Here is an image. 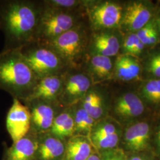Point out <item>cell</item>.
Segmentation results:
<instances>
[{"label":"cell","mask_w":160,"mask_h":160,"mask_svg":"<svg viewBox=\"0 0 160 160\" xmlns=\"http://www.w3.org/2000/svg\"><path fill=\"white\" fill-rule=\"evenodd\" d=\"M74 118V135L90 136L92 130L96 121L82 108L81 104L78 102L72 106Z\"/></svg>","instance_id":"obj_21"},{"label":"cell","mask_w":160,"mask_h":160,"mask_svg":"<svg viewBox=\"0 0 160 160\" xmlns=\"http://www.w3.org/2000/svg\"><path fill=\"white\" fill-rule=\"evenodd\" d=\"M116 113L125 118H135L142 114L144 110L142 101L132 92L125 93L116 101Z\"/></svg>","instance_id":"obj_17"},{"label":"cell","mask_w":160,"mask_h":160,"mask_svg":"<svg viewBox=\"0 0 160 160\" xmlns=\"http://www.w3.org/2000/svg\"><path fill=\"white\" fill-rule=\"evenodd\" d=\"M149 127L145 122L130 126L125 132V140L127 146L134 151H142L148 143Z\"/></svg>","instance_id":"obj_18"},{"label":"cell","mask_w":160,"mask_h":160,"mask_svg":"<svg viewBox=\"0 0 160 160\" xmlns=\"http://www.w3.org/2000/svg\"><path fill=\"white\" fill-rule=\"evenodd\" d=\"M74 112L72 106L64 108L53 120L49 133L63 141L74 135Z\"/></svg>","instance_id":"obj_15"},{"label":"cell","mask_w":160,"mask_h":160,"mask_svg":"<svg viewBox=\"0 0 160 160\" xmlns=\"http://www.w3.org/2000/svg\"><path fill=\"white\" fill-rule=\"evenodd\" d=\"M0 29H1V23H0Z\"/></svg>","instance_id":"obj_35"},{"label":"cell","mask_w":160,"mask_h":160,"mask_svg":"<svg viewBox=\"0 0 160 160\" xmlns=\"http://www.w3.org/2000/svg\"><path fill=\"white\" fill-rule=\"evenodd\" d=\"M151 12L148 7L141 2H133L126 8L122 22L131 31L143 28L149 22Z\"/></svg>","instance_id":"obj_14"},{"label":"cell","mask_w":160,"mask_h":160,"mask_svg":"<svg viewBox=\"0 0 160 160\" xmlns=\"http://www.w3.org/2000/svg\"><path fill=\"white\" fill-rule=\"evenodd\" d=\"M45 6L61 10L75 11L80 10V8L85 7V1L78 0H47L42 1Z\"/></svg>","instance_id":"obj_23"},{"label":"cell","mask_w":160,"mask_h":160,"mask_svg":"<svg viewBox=\"0 0 160 160\" xmlns=\"http://www.w3.org/2000/svg\"><path fill=\"white\" fill-rule=\"evenodd\" d=\"M154 28V26L153 25L152 23H148L145 26H144L143 28L138 30L137 33H136L139 40H140L144 45L149 34Z\"/></svg>","instance_id":"obj_26"},{"label":"cell","mask_w":160,"mask_h":160,"mask_svg":"<svg viewBox=\"0 0 160 160\" xmlns=\"http://www.w3.org/2000/svg\"><path fill=\"white\" fill-rule=\"evenodd\" d=\"M92 145L87 137L72 136L66 142L63 160H86L92 154Z\"/></svg>","instance_id":"obj_16"},{"label":"cell","mask_w":160,"mask_h":160,"mask_svg":"<svg viewBox=\"0 0 160 160\" xmlns=\"http://www.w3.org/2000/svg\"><path fill=\"white\" fill-rule=\"evenodd\" d=\"M39 81L26 61L22 48L0 52V90L13 98L25 101Z\"/></svg>","instance_id":"obj_2"},{"label":"cell","mask_w":160,"mask_h":160,"mask_svg":"<svg viewBox=\"0 0 160 160\" xmlns=\"http://www.w3.org/2000/svg\"><path fill=\"white\" fill-rule=\"evenodd\" d=\"M88 65V74L96 81L107 80L112 76L113 65L111 58L97 54H91Z\"/></svg>","instance_id":"obj_19"},{"label":"cell","mask_w":160,"mask_h":160,"mask_svg":"<svg viewBox=\"0 0 160 160\" xmlns=\"http://www.w3.org/2000/svg\"><path fill=\"white\" fill-rule=\"evenodd\" d=\"M144 46L145 45L138 39L135 45L133 48L131 53L135 54V55H138V54L141 53L143 51Z\"/></svg>","instance_id":"obj_29"},{"label":"cell","mask_w":160,"mask_h":160,"mask_svg":"<svg viewBox=\"0 0 160 160\" xmlns=\"http://www.w3.org/2000/svg\"><path fill=\"white\" fill-rule=\"evenodd\" d=\"M81 68L70 69L65 75L63 87L58 98V103L62 108L72 106L80 102L92 88V79Z\"/></svg>","instance_id":"obj_6"},{"label":"cell","mask_w":160,"mask_h":160,"mask_svg":"<svg viewBox=\"0 0 160 160\" xmlns=\"http://www.w3.org/2000/svg\"><path fill=\"white\" fill-rule=\"evenodd\" d=\"M158 142L160 145V131L159 132V133H158Z\"/></svg>","instance_id":"obj_34"},{"label":"cell","mask_w":160,"mask_h":160,"mask_svg":"<svg viewBox=\"0 0 160 160\" xmlns=\"http://www.w3.org/2000/svg\"><path fill=\"white\" fill-rule=\"evenodd\" d=\"M157 25L158 26V28L160 29V15L158 16V17L157 18Z\"/></svg>","instance_id":"obj_32"},{"label":"cell","mask_w":160,"mask_h":160,"mask_svg":"<svg viewBox=\"0 0 160 160\" xmlns=\"http://www.w3.org/2000/svg\"><path fill=\"white\" fill-rule=\"evenodd\" d=\"M31 115V129L36 135L49 132L53 120L62 106L58 103H51L39 100L24 102ZM26 105V104H25Z\"/></svg>","instance_id":"obj_8"},{"label":"cell","mask_w":160,"mask_h":160,"mask_svg":"<svg viewBox=\"0 0 160 160\" xmlns=\"http://www.w3.org/2000/svg\"><path fill=\"white\" fill-rule=\"evenodd\" d=\"M80 19V10H61L43 4L35 42H51L81 23Z\"/></svg>","instance_id":"obj_5"},{"label":"cell","mask_w":160,"mask_h":160,"mask_svg":"<svg viewBox=\"0 0 160 160\" xmlns=\"http://www.w3.org/2000/svg\"><path fill=\"white\" fill-rule=\"evenodd\" d=\"M130 160H143L140 157H133Z\"/></svg>","instance_id":"obj_33"},{"label":"cell","mask_w":160,"mask_h":160,"mask_svg":"<svg viewBox=\"0 0 160 160\" xmlns=\"http://www.w3.org/2000/svg\"><path fill=\"white\" fill-rule=\"evenodd\" d=\"M22 52L39 80L48 76L65 74L71 69L57 52L45 44L34 42L22 48Z\"/></svg>","instance_id":"obj_4"},{"label":"cell","mask_w":160,"mask_h":160,"mask_svg":"<svg viewBox=\"0 0 160 160\" xmlns=\"http://www.w3.org/2000/svg\"><path fill=\"white\" fill-rule=\"evenodd\" d=\"M138 39V38L137 34L132 33L129 35L125 39L123 42V47L124 51L131 53L133 48L137 42Z\"/></svg>","instance_id":"obj_27"},{"label":"cell","mask_w":160,"mask_h":160,"mask_svg":"<svg viewBox=\"0 0 160 160\" xmlns=\"http://www.w3.org/2000/svg\"><path fill=\"white\" fill-rule=\"evenodd\" d=\"M101 160H121L120 158L115 155L108 152V153H106L104 154V157H103V159H101Z\"/></svg>","instance_id":"obj_30"},{"label":"cell","mask_w":160,"mask_h":160,"mask_svg":"<svg viewBox=\"0 0 160 160\" xmlns=\"http://www.w3.org/2000/svg\"><path fill=\"white\" fill-rule=\"evenodd\" d=\"M149 71L154 77L160 78V54L154 56L148 64Z\"/></svg>","instance_id":"obj_25"},{"label":"cell","mask_w":160,"mask_h":160,"mask_svg":"<svg viewBox=\"0 0 160 160\" xmlns=\"http://www.w3.org/2000/svg\"><path fill=\"white\" fill-rule=\"evenodd\" d=\"M6 128L13 142L26 137L31 129V115L28 107L13 98L6 118Z\"/></svg>","instance_id":"obj_9"},{"label":"cell","mask_w":160,"mask_h":160,"mask_svg":"<svg viewBox=\"0 0 160 160\" xmlns=\"http://www.w3.org/2000/svg\"><path fill=\"white\" fill-rule=\"evenodd\" d=\"M82 22L45 44L61 58L70 68H81L88 48V39Z\"/></svg>","instance_id":"obj_3"},{"label":"cell","mask_w":160,"mask_h":160,"mask_svg":"<svg viewBox=\"0 0 160 160\" xmlns=\"http://www.w3.org/2000/svg\"><path fill=\"white\" fill-rule=\"evenodd\" d=\"M37 149V137L28 134L6 149L2 160H36Z\"/></svg>","instance_id":"obj_13"},{"label":"cell","mask_w":160,"mask_h":160,"mask_svg":"<svg viewBox=\"0 0 160 160\" xmlns=\"http://www.w3.org/2000/svg\"><path fill=\"white\" fill-rule=\"evenodd\" d=\"M82 108L97 121L103 116L104 113V103L103 96L98 92L92 88L80 102Z\"/></svg>","instance_id":"obj_22"},{"label":"cell","mask_w":160,"mask_h":160,"mask_svg":"<svg viewBox=\"0 0 160 160\" xmlns=\"http://www.w3.org/2000/svg\"><path fill=\"white\" fill-rule=\"evenodd\" d=\"M85 8L92 28L96 31L115 29L122 23L123 9L116 2L106 1L90 4L87 2Z\"/></svg>","instance_id":"obj_7"},{"label":"cell","mask_w":160,"mask_h":160,"mask_svg":"<svg viewBox=\"0 0 160 160\" xmlns=\"http://www.w3.org/2000/svg\"><path fill=\"white\" fill-rule=\"evenodd\" d=\"M65 75H51L39 79L30 96L23 102L39 100L58 103V98L63 87Z\"/></svg>","instance_id":"obj_10"},{"label":"cell","mask_w":160,"mask_h":160,"mask_svg":"<svg viewBox=\"0 0 160 160\" xmlns=\"http://www.w3.org/2000/svg\"><path fill=\"white\" fill-rule=\"evenodd\" d=\"M108 30H99L92 36L90 43L91 54L112 58L118 53L120 50L119 40L114 33Z\"/></svg>","instance_id":"obj_12"},{"label":"cell","mask_w":160,"mask_h":160,"mask_svg":"<svg viewBox=\"0 0 160 160\" xmlns=\"http://www.w3.org/2000/svg\"><path fill=\"white\" fill-rule=\"evenodd\" d=\"M86 160H101V158L96 154L92 153V154L90 155V156Z\"/></svg>","instance_id":"obj_31"},{"label":"cell","mask_w":160,"mask_h":160,"mask_svg":"<svg viewBox=\"0 0 160 160\" xmlns=\"http://www.w3.org/2000/svg\"><path fill=\"white\" fill-rule=\"evenodd\" d=\"M113 69L116 77L123 81L136 79L141 70L139 64L137 61L127 56H120L118 58Z\"/></svg>","instance_id":"obj_20"},{"label":"cell","mask_w":160,"mask_h":160,"mask_svg":"<svg viewBox=\"0 0 160 160\" xmlns=\"http://www.w3.org/2000/svg\"><path fill=\"white\" fill-rule=\"evenodd\" d=\"M158 41V33L155 28L152 30L151 33L149 34L146 40L145 45L151 46L155 45Z\"/></svg>","instance_id":"obj_28"},{"label":"cell","mask_w":160,"mask_h":160,"mask_svg":"<svg viewBox=\"0 0 160 160\" xmlns=\"http://www.w3.org/2000/svg\"><path fill=\"white\" fill-rule=\"evenodd\" d=\"M42 1H0L1 29L5 36L4 49L23 48L36 42Z\"/></svg>","instance_id":"obj_1"},{"label":"cell","mask_w":160,"mask_h":160,"mask_svg":"<svg viewBox=\"0 0 160 160\" xmlns=\"http://www.w3.org/2000/svg\"><path fill=\"white\" fill-rule=\"evenodd\" d=\"M142 92L149 101L154 103L160 102V79L148 81L143 86Z\"/></svg>","instance_id":"obj_24"},{"label":"cell","mask_w":160,"mask_h":160,"mask_svg":"<svg viewBox=\"0 0 160 160\" xmlns=\"http://www.w3.org/2000/svg\"><path fill=\"white\" fill-rule=\"evenodd\" d=\"M38 149L36 160H63L66 142L49 132L37 135Z\"/></svg>","instance_id":"obj_11"}]
</instances>
